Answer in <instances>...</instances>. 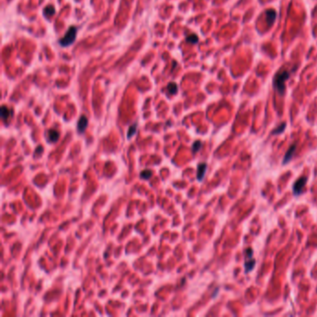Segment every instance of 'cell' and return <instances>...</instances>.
<instances>
[{
    "mask_svg": "<svg viewBox=\"0 0 317 317\" xmlns=\"http://www.w3.org/2000/svg\"><path fill=\"white\" fill-rule=\"evenodd\" d=\"M291 72L287 69H281L276 73V75L273 78V88L278 92L279 95H284L286 90V84L285 82L290 77Z\"/></svg>",
    "mask_w": 317,
    "mask_h": 317,
    "instance_id": "cell-1",
    "label": "cell"
},
{
    "mask_svg": "<svg viewBox=\"0 0 317 317\" xmlns=\"http://www.w3.org/2000/svg\"><path fill=\"white\" fill-rule=\"evenodd\" d=\"M76 34H77V28L75 27V26H71L68 29V31L66 32L64 36L60 40V44L62 47H68V46L72 45L75 40Z\"/></svg>",
    "mask_w": 317,
    "mask_h": 317,
    "instance_id": "cell-2",
    "label": "cell"
},
{
    "mask_svg": "<svg viewBox=\"0 0 317 317\" xmlns=\"http://www.w3.org/2000/svg\"><path fill=\"white\" fill-rule=\"evenodd\" d=\"M307 181H308L307 177H301V178H300L299 180L296 181V182L294 183V185H293V194L295 195L298 196V195H300L301 194L303 188H304V186L306 185Z\"/></svg>",
    "mask_w": 317,
    "mask_h": 317,
    "instance_id": "cell-3",
    "label": "cell"
},
{
    "mask_svg": "<svg viewBox=\"0 0 317 317\" xmlns=\"http://www.w3.org/2000/svg\"><path fill=\"white\" fill-rule=\"evenodd\" d=\"M265 19L269 26L273 25L276 19V11L274 9H267L265 11Z\"/></svg>",
    "mask_w": 317,
    "mask_h": 317,
    "instance_id": "cell-4",
    "label": "cell"
},
{
    "mask_svg": "<svg viewBox=\"0 0 317 317\" xmlns=\"http://www.w3.org/2000/svg\"><path fill=\"white\" fill-rule=\"evenodd\" d=\"M297 149V145L296 144H293L290 146V148L287 150V154L285 155V156H284V159H283V164L285 165L287 163H288L290 160L292 159V157L294 156V154H295V151Z\"/></svg>",
    "mask_w": 317,
    "mask_h": 317,
    "instance_id": "cell-5",
    "label": "cell"
},
{
    "mask_svg": "<svg viewBox=\"0 0 317 317\" xmlns=\"http://www.w3.org/2000/svg\"><path fill=\"white\" fill-rule=\"evenodd\" d=\"M207 171V164L206 163H201L198 165L197 167V180L201 181H203L205 174H206Z\"/></svg>",
    "mask_w": 317,
    "mask_h": 317,
    "instance_id": "cell-6",
    "label": "cell"
},
{
    "mask_svg": "<svg viewBox=\"0 0 317 317\" xmlns=\"http://www.w3.org/2000/svg\"><path fill=\"white\" fill-rule=\"evenodd\" d=\"M87 127H88V118L86 117L85 115H82L80 117V119H79V121H78V124H77L78 131L79 132H83L86 128H87Z\"/></svg>",
    "mask_w": 317,
    "mask_h": 317,
    "instance_id": "cell-7",
    "label": "cell"
},
{
    "mask_svg": "<svg viewBox=\"0 0 317 317\" xmlns=\"http://www.w3.org/2000/svg\"><path fill=\"white\" fill-rule=\"evenodd\" d=\"M1 116L4 120L9 119V118H10L12 116V110H10L9 108L3 105L1 107Z\"/></svg>",
    "mask_w": 317,
    "mask_h": 317,
    "instance_id": "cell-8",
    "label": "cell"
},
{
    "mask_svg": "<svg viewBox=\"0 0 317 317\" xmlns=\"http://www.w3.org/2000/svg\"><path fill=\"white\" fill-rule=\"evenodd\" d=\"M256 260L254 259H247V260L245 262V272L249 273L255 268Z\"/></svg>",
    "mask_w": 317,
    "mask_h": 317,
    "instance_id": "cell-9",
    "label": "cell"
},
{
    "mask_svg": "<svg viewBox=\"0 0 317 317\" xmlns=\"http://www.w3.org/2000/svg\"><path fill=\"white\" fill-rule=\"evenodd\" d=\"M59 137H60V134H59V132L54 130V129H50L49 130L48 132V138L49 140L51 141V142H56L58 141Z\"/></svg>",
    "mask_w": 317,
    "mask_h": 317,
    "instance_id": "cell-10",
    "label": "cell"
},
{
    "mask_svg": "<svg viewBox=\"0 0 317 317\" xmlns=\"http://www.w3.org/2000/svg\"><path fill=\"white\" fill-rule=\"evenodd\" d=\"M55 14V9L53 6H47L44 9V15H46L47 17H50L52 15Z\"/></svg>",
    "mask_w": 317,
    "mask_h": 317,
    "instance_id": "cell-11",
    "label": "cell"
},
{
    "mask_svg": "<svg viewBox=\"0 0 317 317\" xmlns=\"http://www.w3.org/2000/svg\"><path fill=\"white\" fill-rule=\"evenodd\" d=\"M168 90L171 94H176L178 91V86L175 83H169L168 85Z\"/></svg>",
    "mask_w": 317,
    "mask_h": 317,
    "instance_id": "cell-12",
    "label": "cell"
},
{
    "mask_svg": "<svg viewBox=\"0 0 317 317\" xmlns=\"http://www.w3.org/2000/svg\"><path fill=\"white\" fill-rule=\"evenodd\" d=\"M186 41L188 43H191V44H196L198 42V36L194 34L193 35H190L186 37Z\"/></svg>",
    "mask_w": 317,
    "mask_h": 317,
    "instance_id": "cell-13",
    "label": "cell"
},
{
    "mask_svg": "<svg viewBox=\"0 0 317 317\" xmlns=\"http://www.w3.org/2000/svg\"><path fill=\"white\" fill-rule=\"evenodd\" d=\"M141 177L142 178V179H144V180L150 179V178L152 177V171H151V170H148V169L141 171Z\"/></svg>",
    "mask_w": 317,
    "mask_h": 317,
    "instance_id": "cell-14",
    "label": "cell"
},
{
    "mask_svg": "<svg viewBox=\"0 0 317 317\" xmlns=\"http://www.w3.org/2000/svg\"><path fill=\"white\" fill-rule=\"evenodd\" d=\"M285 128H286V124H282L280 127H278L273 131V135H278V134L282 133V132L285 130Z\"/></svg>",
    "mask_w": 317,
    "mask_h": 317,
    "instance_id": "cell-15",
    "label": "cell"
},
{
    "mask_svg": "<svg viewBox=\"0 0 317 317\" xmlns=\"http://www.w3.org/2000/svg\"><path fill=\"white\" fill-rule=\"evenodd\" d=\"M201 145H202V143L200 141H196L193 145V153H197V152L201 149Z\"/></svg>",
    "mask_w": 317,
    "mask_h": 317,
    "instance_id": "cell-16",
    "label": "cell"
},
{
    "mask_svg": "<svg viewBox=\"0 0 317 317\" xmlns=\"http://www.w3.org/2000/svg\"><path fill=\"white\" fill-rule=\"evenodd\" d=\"M136 129H137V125H133V126H131V127L129 128L128 132V139H130L132 136L135 134Z\"/></svg>",
    "mask_w": 317,
    "mask_h": 317,
    "instance_id": "cell-17",
    "label": "cell"
},
{
    "mask_svg": "<svg viewBox=\"0 0 317 317\" xmlns=\"http://www.w3.org/2000/svg\"><path fill=\"white\" fill-rule=\"evenodd\" d=\"M247 259H251L252 256H253V250L251 248H248L247 249Z\"/></svg>",
    "mask_w": 317,
    "mask_h": 317,
    "instance_id": "cell-18",
    "label": "cell"
}]
</instances>
